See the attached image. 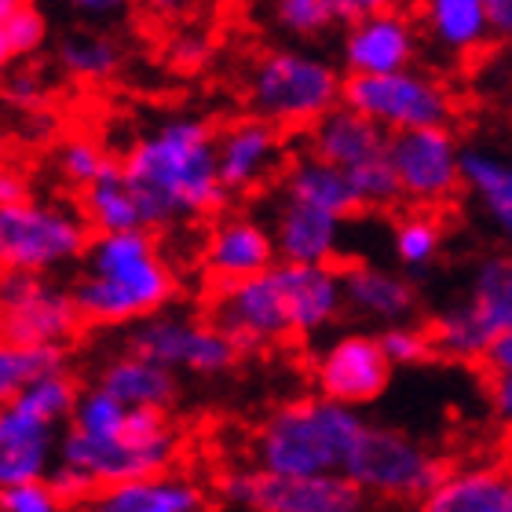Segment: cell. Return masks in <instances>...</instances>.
Listing matches in <instances>:
<instances>
[{
    "instance_id": "obj_6",
    "label": "cell",
    "mask_w": 512,
    "mask_h": 512,
    "mask_svg": "<svg viewBox=\"0 0 512 512\" xmlns=\"http://www.w3.org/2000/svg\"><path fill=\"white\" fill-rule=\"evenodd\" d=\"M450 465L417 439L395 432V428H366L359 439L344 476L363 487L370 498L384 502H414L421 505L439 483L450 476Z\"/></svg>"
},
{
    "instance_id": "obj_36",
    "label": "cell",
    "mask_w": 512,
    "mask_h": 512,
    "mask_svg": "<svg viewBox=\"0 0 512 512\" xmlns=\"http://www.w3.org/2000/svg\"><path fill=\"white\" fill-rule=\"evenodd\" d=\"M392 246H395V256H399V264L410 267V271H425V267L439 256L443 227H439L436 216L414 213L395 224Z\"/></svg>"
},
{
    "instance_id": "obj_47",
    "label": "cell",
    "mask_w": 512,
    "mask_h": 512,
    "mask_svg": "<svg viewBox=\"0 0 512 512\" xmlns=\"http://www.w3.org/2000/svg\"><path fill=\"white\" fill-rule=\"evenodd\" d=\"M487 15H491V33L512 41V0H487Z\"/></svg>"
},
{
    "instance_id": "obj_48",
    "label": "cell",
    "mask_w": 512,
    "mask_h": 512,
    "mask_svg": "<svg viewBox=\"0 0 512 512\" xmlns=\"http://www.w3.org/2000/svg\"><path fill=\"white\" fill-rule=\"evenodd\" d=\"M74 8L81 15H107V11H118L121 4H110V0H77Z\"/></svg>"
},
{
    "instance_id": "obj_11",
    "label": "cell",
    "mask_w": 512,
    "mask_h": 512,
    "mask_svg": "<svg viewBox=\"0 0 512 512\" xmlns=\"http://www.w3.org/2000/svg\"><path fill=\"white\" fill-rule=\"evenodd\" d=\"M209 322L235 344L238 352H256L289 337L286 300L278 289L275 267L267 275L246 278L235 286H213L209 297Z\"/></svg>"
},
{
    "instance_id": "obj_38",
    "label": "cell",
    "mask_w": 512,
    "mask_h": 512,
    "mask_svg": "<svg viewBox=\"0 0 512 512\" xmlns=\"http://www.w3.org/2000/svg\"><path fill=\"white\" fill-rule=\"evenodd\" d=\"M55 165H59V172H63L66 183H74V187L88 191V187H92V183L110 169V158L103 154V147H99L96 139L74 136L55 150Z\"/></svg>"
},
{
    "instance_id": "obj_39",
    "label": "cell",
    "mask_w": 512,
    "mask_h": 512,
    "mask_svg": "<svg viewBox=\"0 0 512 512\" xmlns=\"http://www.w3.org/2000/svg\"><path fill=\"white\" fill-rule=\"evenodd\" d=\"M348 176H352L363 209H392V205L403 202V183H399V172L392 165V154L370 161V165L348 172Z\"/></svg>"
},
{
    "instance_id": "obj_21",
    "label": "cell",
    "mask_w": 512,
    "mask_h": 512,
    "mask_svg": "<svg viewBox=\"0 0 512 512\" xmlns=\"http://www.w3.org/2000/svg\"><path fill=\"white\" fill-rule=\"evenodd\" d=\"M341 282H344V304L355 315L377 319L384 326H403L417 311L414 282L403 278L399 271L355 260V264H341Z\"/></svg>"
},
{
    "instance_id": "obj_19",
    "label": "cell",
    "mask_w": 512,
    "mask_h": 512,
    "mask_svg": "<svg viewBox=\"0 0 512 512\" xmlns=\"http://www.w3.org/2000/svg\"><path fill=\"white\" fill-rule=\"evenodd\" d=\"M59 439L52 425H41L33 417L19 414L15 406H4L0 414V483L8 487H26V483H44L59 454Z\"/></svg>"
},
{
    "instance_id": "obj_24",
    "label": "cell",
    "mask_w": 512,
    "mask_h": 512,
    "mask_svg": "<svg viewBox=\"0 0 512 512\" xmlns=\"http://www.w3.org/2000/svg\"><path fill=\"white\" fill-rule=\"evenodd\" d=\"M414 512H512V472L502 465L454 469Z\"/></svg>"
},
{
    "instance_id": "obj_9",
    "label": "cell",
    "mask_w": 512,
    "mask_h": 512,
    "mask_svg": "<svg viewBox=\"0 0 512 512\" xmlns=\"http://www.w3.org/2000/svg\"><path fill=\"white\" fill-rule=\"evenodd\" d=\"M125 352L165 366L172 374L183 370L198 377L227 374L242 355L209 319L183 315V311H161V315L128 326Z\"/></svg>"
},
{
    "instance_id": "obj_15",
    "label": "cell",
    "mask_w": 512,
    "mask_h": 512,
    "mask_svg": "<svg viewBox=\"0 0 512 512\" xmlns=\"http://www.w3.org/2000/svg\"><path fill=\"white\" fill-rule=\"evenodd\" d=\"M417 52V30L410 15L377 4L366 19L344 30L341 59L348 77H384L410 70Z\"/></svg>"
},
{
    "instance_id": "obj_25",
    "label": "cell",
    "mask_w": 512,
    "mask_h": 512,
    "mask_svg": "<svg viewBox=\"0 0 512 512\" xmlns=\"http://www.w3.org/2000/svg\"><path fill=\"white\" fill-rule=\"evenodd\" d=\"M461 172L487 224L498 231V238L512 253V158L491 147H465Z\"/></svg>"
},
{
    "instance_id": "obj_33",
    "label": "cell",
    "mask_w": 512,
    "mask_h": 512,
    "mask_svg": "<svg viewBox=\"0 0 512 512\" xmlns=\"http://www.w3.org/2000/svg\"><path fill=\"white\" fill-rule=\"evenodd\" d=\"M48 41V19L41 8L22 4V0H4L0 4V59L4 63H22L37 55Z\"/></svg>"
},
{
    "instance_id": "obj_44",
    "label": "cell",
    "mask_w": 512,
    "mask_h": 512,
    "mask_svg": "<svg viewBox=\"0 0 512 512\" xmlns=\"http://www.w3.org/2000/svg\"><path fill=\"white\" fill-rule=\"evenodd\" d=\"M491 406H494V417L502 421L505 428L512 432V374H502V377H491Z\"/></svg>"
},
{
    "instance_id": "obj_31",
    "label": "cell",
    "mask_w": 512,
    "mask_h": 512,
    "mask_svg": "<svg viewBox=\"0 0 512 512\" xmlns=\"http://www.w3.org/2000/svg\"><path fill=\"white\" fill-rule=\"evenodd\" d=\"M55 59L74 81H85V85H99V81H110V77L121 70V48L114 37L99 30H74L63 33V41L55 48Z\"/></svg>"
},
{
    "instance_id": "obj_23",
    "label": "cell",
    "mask_w": 512,
    "mask_h": 512,
    "mask_svg": "<svg viewBox=\"0 0 512 512\" xmlns=\"http://www.w3.org/2000/svg\"><path fill=\"white\" fill-rule=\"evenodd\" d=\"M74 512H209V498L187 476H154L107 487Z\"/></svg>"
},
{
    "instance_id": "obj_7",
    "label": "cell",
    "mask_w": 512,
    "mask_h": 512,
    "mask_svg": "<svg viewBox=\"0 0 512 512\" xmlns=\"http://www.w3.org/2000/svg\"><path fill=\"white\" fill-rule=\"evenodd\" d=\"M216 494L238 512H366L370 494L344 472L337 476H267L260 469H227L216 476Z\"/></svg>"
},
{
    "instance_id": "obj_10",
    "label": "cell",
    "mask_w": 512,
    "mask_h": 512,
    "mask_svg": "<svg viewBox=\"0 0 512 512\" xmlns=\"http://www.w3.org/2000/svg\"><path fill=\"white\" fill-rule=\"evenodd\" d=\"M0 322L4 344H48L66 348L81 330L74 289L59 286L48 275H4L0 289Z\"/></svg>"
},
{
    "instance_id": "obj_35",
    "label": "cell",
    "mask_w": 512,
    "mask_h": 512,
    "mask_svg": "<svg viewBox=\"0 0 512 512\" xmlns=\"http://www.w3.org/2000/svg\"><path fill=\"white\" fill-rule=\"evenodd\" d=\"M128 414H132V410H128L121 399H114V395L103 392V388L96 384V388L81 392L74 417H70V428L81 432V436H92V439H114L125 432Z\"/></svg>"
},
{
    "instance_id": "obj_34",
    "label": "cell",
    "mask_w": 512,
    "mask_h": 512,
    "mask_svg": "<svg viewBox=\"0 0 512 512\" xmlns=\"http://www.w3.org/2000/svg\"><path fill=\"white\" fill-rule=\"evenodd\" d=\"M77 399H81V392H77L74 377L59 374V377H48V381L26 388V392L15 395L8 406H15L19 414L33 417V421H41V425L59 428L66 417H74Z\"/></svg>"
},
{
    "instance_id": "obj_12",
    "label": "cell",
    "mask_w": 512,
    "mask_h": 512,
    "mask_svg": "<svg viewBox=\"0 0 512 512\" xmlns=\"http://www.w3.org/2000/svg\"><path fill=\"white\" fill-rule=\"evenodd\" d=\"M461 158H465V147L450 128L392 136V165L403 183V198L414 205L450 202L458 187H465Z\"/></svg>"
},
{
    "instance_id": "obj_42",
    "label": "cell",
    "mask_w": 512,
    "mask_h": 512,
    "mask_svg": "<svg viewBox=\"0 0 512 512\" xmlns=\"http://www.w3.org/2000/svg\"><path fill=\"white\" fill-rule=\"evenodd\" d=\"M0 509L4 512H63L66 505L59 502V494L44 483H26V487H8L0 494Z\"/></svg>"
},
{
    "instance_id": "obj_13",
    "label": "cell",
    "mask_w": 512,
    "mask_h": 512,
    "mask_svg": "<svg viewBox=\"0 0 512 512\" xmlns=\"http://www.w3.org/2000/svg\"><path fill=\"white\" fill-rule=\"evenodd\" d=\"M216 161H220V180L227 194H253L267 180H282L289 158L282 128L264 118H238L216 132Z\"/></svg>"
},
{
    "instance_id": "obj_5",
    "label": "cell",
    "mask_w": 512,
    "mask_h": 512,
    "mask_svg": "<svg viewBox=\"0 0 512 512\" xmlns=\"http://www.w3.org/2000/svg\"><path fill=\"white\" fill-rule=\"evenodd\" d=\"M92 227L74 209L55 202H22L0 209V260L8 275H48L85 260Z\"/></svg>"
},
{
    "instance_id": "obj_45",
    "label": "cell",
    "mask_w": 512,
    "mask_h": 512,
    "mask_svg": "<svg viewBox=\"0 0 512 512\" xmlns=\"http://www.w3.org/2000/svg\"><path fill=\"white\" fill-rule=\"evenodd\" d=\"M483 366H487V374L491 377L512 374V333H502V337L491 344V352H487Z\"/></svg>"
},
{
    "instance_id": "obj_41",
    "label": "cell",
    "mask_w": 512,
    "mask_h": 512,
    "mask_svg": "<svg viewBox=\"0 0 512 512\" xmlns=\"http://www.w3.org/2000/svg\"><path fill=\"white\" fill-rule=\"evenodd\" d=\"M48 96H52V85L37 66H15L4 81V99L30 118H41V110L48 107Z\"/></svg>"
},
{
    "instance_id": "obj_16",
    "label": "cell",
    "mask_w": 512,
    "mask_h": 512,
    "mask_svg": "<svg viewBox=\"0 0 512 512\" xmlns=\"http://www.w3.org/2000/svg\"><path fill=\"white\" fill-rule=\"evenodd\" d=\"M278 264L275 238L253 216H216L202 242V271L213 286H235Z\"/></svg>"
},
{
    "instance_id": "obj_17",
    "label": "cell",
    "mask_w": 512,
    "mask_h": 512,
    "mask_svg": "<svg viewBox=\"0 0 512 512\" xmlns=\"http://www.w3.org/2000/svg\"><path fill=\"white\" fill-rule=\"evenodd\" d=\"M278 289L286 300L289 330L297 337L326 330L344 308V282L337 264H275Z\"/></svg>"
},
{
    "instance_id": "obj_40",
    "label": "cell",
    "mask_w": 512,
    "mask_h": 512,
    "mask_svg": "<svg viewBox=\"0 0 512 512\" xmlns=\"http://www.w3.org/2000/svg\"><path fill=\"white\" fill-rule=\"evenodd\" d=\"M377 341H381L384 355H388L392 366H417L436 355L432 352L428 326H410V322H403V326H384L377 333Z\"/></svg>"
},
{
    "instance_id": "obj_8",
    "label": "cell",
    "mask_w": 512,
    "mask_h": 512,
    "mask_svg": "<svg viewBox=\"0 0 512 512\" xmlns=\"http://www.w3.org/2000/svg\"><path fill=\"white\" fill-rule=\"evenodd\" d=\"M344 107L359 110L363 118H370L392 136L450 128V121H454V96L447 92V85L432 74H421V70L384 77H348L344 81Z\"/></svg>"
},
{
    "instance_id": "obj_28",
    "label": "cell",
    "mask_w": 512,
    "mask_h": 512,
    "mask_svg": "<svg viewBox=\"0 0 512 512\" xmlns=\"http://www.w3.org/2000/svg\"><path fill=\"white\" fill-rule=\"evenodd\" d=\"M81 216L92 227V235H125L143 231V216L132 198L121 172V161H110V169L99 176L88 191H81Z\"/></svg>"
},
{
    "instance_id": "obj_27",
    "label": "cell",
    "mask_w": 512,
    "mask_h": 512,
    "mask_svg": "<svg viewBox=\"0 0 512 512\" xmlns=\"http://www.w3.org/2000/svg\"><path fill=\"white\" fill-rule=\"evenodd\" d=\"M425 26L443 52H480L491 37L487 0H432V4H425Z\"/></svg>"
},
{
    "instance_id": "obj_4",
    "label": "cell",
    "mask_w": 512,
    "mask_h": 512,
    "mask_svg": "<svg viewBox=\"0 0 512 512\" xmlns=\"http://www.w3.org/2000/svg\"><path fill=\"white\" fill-rule=\"evenodd\" d=\"M246 103L253 118L278 128H311L344 103V81L322 55L271 48L249 66Z\"/></svg>"
},
{
    "instance_id": "obj_1",
    "label": "cell",
    "mask_w": 512,
    "mask_h": 512,
    "mask_svg": "<svg viewBox=\"0 0 512 512\" xmlns=\"http://www.w3.org/2000/svg\"><path fill=\"white\" fill-rule=\"evenodd\" d=\"M121 172L139 205L143 231L194 216H220L231 198L220 180L213 125L191 114L165 118L143 132L125 150Z\"/></svg>"
},
{
    "instance_id": "obj_26",
    "label": "cell",
    "mask_w": 512,
    "mask_h": 512,
    "mask_svg": "<svg viewBox=\"0 0 512 512\" xmlns=\"http://www.w3.org/2000/svg\"><path fill=\"white\" fill-rule=\"evenodd\" d=\"M99 388L110 392L114 399L128 406V410H169L176 403V374L165 370V366L150 363V359H139V355L125 352L118 359H110L103 370H99Z\"/></svg>"
},
{
    "instance_id": "obj_32",
    "label": "cell",
    "mask_w": 512,
    "mask_h": 512,
    "mask_svg": "<svg viewBox=\"0 0 512 512\" xmlns=\"http://www.w3.org/2000/svg\"><path fill=\"white\" fill-rule=\"evenodd\" d=\"M66 374V348L48 344H4L0 348V395L15 399L33 384Z\"/></svg>"
},
{
    "instance_id": "obj_43",
    "label": "cell",
    "mask_w": 512,
    "mask_h": 512,
    "mask_svg": "<svg viewBox=\"0 0 512 512\" xmlns=\"http://www.w3.org/2000/svg\"><path fill=\"white\" fill-rule=\"evenodd\" d=\"M169 59L183 74H198V70L213 59V41L202 37V33H180V37L169 44Z\"/></svg>"
},
{
    "instance_id": "obj_2",
    "label": "cell",
    "mask_w": 512,
    "mask_h": 512,
    "mask_svg": "<svg viewBox=\"0 0 512 512\" xmlns=\"http://www.w3.org/2000/svg\"><path fill=\"white\" fill-rule=\"evenodd\" d=\"M70 289L85 322L136 326L165 311L176 293V275L158 253L150 231H125V235L92 238L85 267Z\"/></svg>"
},
{
    "instance_id": "obj_37",
    "label": "cell",
    "mask_w": 512,
    "mask_h": 512,
    "mask_svg": "<svg viewBox=\"0 0 512 512\" xmlns=\"http://www.w3.org/2000/svg\"><path fill=\"white\" fill-rule=\"evenodd\" d=\"M271 15H275L278 30L308 41V37H322L330 26H337V0H278Z\"/></svg>"
},
{
    "instance_id": "obj_20",
    "label": "cell",
    "mask_w": 512,
    "mask_h": 512,
    "mask_svg": "<svg viewBox=\"0 0 512 512\" xmlns=\"http://www.w3.org/2000/svg\"><path fill=\"white\" fill-rule=\"evenodd\" d=\"M278 198L297 205H308V209H319V213H330L337 220H352L363 202L355 194L352 176L330 161L315 158V154H293L278 180Z\"/></svg>"
},
{
    "instance_id": "obj_46",
    "label": "cell",
    "mask_w": 512,
    "mask_h": 512,
    "mask_svg": "<svg viewBox=\"0 0 512 512\" xmlns=\"http://www.w3.org/2000/svg\"><path fill=\"white\" fill-rule=\"evenodd\" d=\"M30 202V191H26V180H22L19 172H4L0 176V209H11V205H22Z\"/></svg>"
},
{
    "instance_id": "obj_3",
    "label": "cell",
    "mask_w": 512,
    "mask_h": 512,
    "mask_svg": "<svg viewBox=\"0 0 512 512\" xmlns=\"http://www.w3.org/2000/svg\"><path fill=\"white\" fill-rule=\"evenodd\" d=\"M359 410L330 399H293L275 406L253 436V469L267 476H337L366 436Z\"/></svg>"
},
{
    "instance_id": "obj_14",
    "label": "cell",
    "mask_w": 512,
    "mask_h": 512,
    "mask_svg": "<svg viewBox=\"0 0 512 512\" xmlns=\"http://www.w3.org/2000/svg\"><path fill=\"white\" fill-rule=\"evenodd\" d=\"M388 377H392V363H388L381 341L370 333H344L322 348L319 363H315L322 399L352 406V410L381 399Z\"/></svg>"
},
{
    "instance_id": "obj_29",
    "label": "cell",
    "mask_w": 512,
    "mask_h": 512,
    "mask_svg": "<svg viewBox=\"0 0 512 512\" xmlns=\"http://www.w3.org/2000/svg\"><path fill=\"white\" fill-rule=\"evenodd\" d=\"M428 337H432V352L450 363H483L491 344L498 341L469 300L439 311L436 319L428 322Z\"/></svg>"
},
{
    "instance_id": "obj_22",
    "label": "cell",
    "mask_w": 512,
    "mask_h": 512,
    "mask_svg": "<svg viewBox=\"0 0 512 512\" xmlns=\"http://www.w3.org/2000/svg\"><path fill=\"white\" fill-rule=\"evenodd\" d=\"M341 224L344 220L330 213L278 198L275 231H271L278 264H333V256L341 253Z\"/></svg>"
},
{
    "instance_id": "obj_30",
    "label": "cell",
    "mask_w": 512,
    "mask_h": 512,
    "mask_svg": "<svg viewBox=\"0 0 512 512\" xmlns=\"http://www.w3.org/2000/svg\"><path fill=\"white\" fill-rule=\"evenodd\" d=\"M469 304L480 311V319L494 330V337L512 333V253L498 249L476 264L469 289Z\"/></svg>"
},
{
    "instance_id": "obj_18",
    "label": "cell",
    "mask_w": 512,
    "mask_h": 512,
    "mask_svg": "<svg viewBox=\"0 0 512 512\" xmlns=\"http://www.w3.org/2000/svg\"><path fill=\"white\" fill-rule=\"evenodd\" d=\"M304 143H308V154L330 161L344 172H355L370 161L392 154V132H384L381 125H374L370 118H363L359 110L344 107V103L330 110L319 125H311Z\"/></svg>"
}]
</instances>
